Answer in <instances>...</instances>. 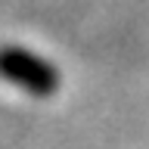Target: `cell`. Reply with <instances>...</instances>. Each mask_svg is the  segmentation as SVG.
I'll list each match as a JSON object with an SVG mask.
<instances>
[{"label":"cell","mask_w":149,"mask_h":149,"mask_svg":"<svg viewBox=\"0 0 149 149\" xmlns=\"http://www.w3.org/2000/svg\"><path fill=\"white\" fill-rule=\"evenodd\" d=\"M0 74L28 87V90H34V93H47L56 84L53 68L47 62H40L37 56L22 53V50H3L0 53Z\"/></svg>","instance_id":"1"}]
</instances>
